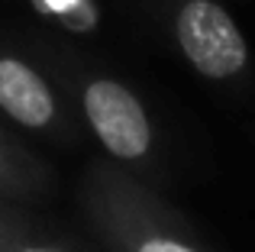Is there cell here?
<instances>
[{"instance_id": "obj_1", "label": "cell", "mask_w": 255, "mask_h": 252, "mask_svg": "<svg viewBox=\"0 0 255 252\" xmlns=\"http://www.w3.org/2000/svg\"><path fill=\"white\" fill-rule=\"evenodd\" d=\"M78 207L104 252H207L168 204L117 162L87 165Z\"/></svg>"}, {"instance_id": "obj_2", "label": "cell", "mask_w": 255, "mask_h": 252, "mask_svg": "<svg viewBox=\"0 0 255 252\" xmlns=\"http://www.w3.org/2000/svg\"><path fill=\"white\" fill-rule=\"evenodd\" d=\"M171 36L187 65L210 81H230L249 65V42L217 0H181L171 13Z\"/></svg>"}, {"instance_id": "obj_3", "label": "cell", "mask_w": 255, "mask_h": 252, "mask_svg": "<svg viewBox=\"0 0 255 252\" xmlns=\"http://www.w3.org/2000/svg\"><path fill=\"white\" fill-rule=\"evenodd\" d=\"M81 114L104 152L117 165H139L155 149L149 110L132 88L107 75H91L81 84Z\"/></svg>"}, {"instance_id": "obj_4", "label": "cell", "mask_w": 255, "mask_h": 252, "mask_svg": "<svg viewBox=\"0 0 255 252\" xmlns=\"http://www.w3.org/2000/svg\"><path fill=\"white\" fill-rule=\"evenodd\" d=\"M0 110L23 129L49 132L58 126V97L26 58L0 52Z\"/></svg>"}, {"instance_id": "obj_5", "label": "cell", "mask_w": 255, "mask_h": 252, "mask_svg": "<svg viewBox=\"0 0 255 252\" xmlns=\"http://www.w3.org/2000/svg\"><path fill=\"white\" fill-rule=\"evenodd\" d=\"M0 252H84L58 240L36 214L23 210L13 197H0Z\"/></svg>"}, {"instance_id": "obj_6", "label": "cell", "mask_w": 255, "mask_h": 252, "mask_svg": "<svg viewBox=\"0 0 255 252\" xmlns=\"http://www.w3.org/2000/svg\"><path fill=\"white\" fill-rule=\"evenodd\" d=\"M49 184L45 168L23 149L0 139V197H39Z\"/></svg>"}, {"instance_id": "obj_7", "label": "cell", "mask_w": 255, "mask_h": 252, "mask_svg": "<svg viewBox=\"0 0 255 252\" xmlns=\"http://www.w3.org/2000/svg\"><path fill=\"white\" fill-rule=\"evenodd\" d=\"M39 16L55 23L65 32H94L100 26V6L97 0H29Z\"/></svg>"}]
</instances>
